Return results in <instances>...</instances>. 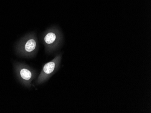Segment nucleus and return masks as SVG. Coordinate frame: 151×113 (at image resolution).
Returning <instances> with one entry per match:
<instances>
[{
  "label": "nucleus",
  "mask_w": 151,
  "mask_h": 113,
  "mask_svg": "<svg viewBox=\"0 0 151 113\" xmlns=\"http://www.w3.org/2000/svg\"><path fill=\"white\" fill-rule=\"evenodd\" d=\"M58 39V34L55 31H50L47 33L44 38V41L48 45L55 44V43Z\"/></svg>",
  "instance_id": "1"
},
{
  "label": "nucleus",
  "mask_w": 151,
  "mask_h": 113,
  "mask_svg": "<svg viewBox=\"0 0 151 113\" xmlns=\"http://www.w3.org/2000/svg\"><path fill=\"white\" fill-rule=\"evenodd\" d=\"M36 47V42L35 40L30 38L24 44V49L27 52L34 51Z\"/></svg>",
  "instance_id": "2"
},
{
  "label": "nucleus",
  "mask_w": 151,
  "mask_h": 113,
  "mask_svg": "<svg viewBox=\"0 0 151 113\" xmlns=\"http://www.w3.org/2000/svg\"><path fill=\"white\" fill-rule=\"evenodd\" d=\"M55 68V64L54 62H50L45 65L44 67V71L46 74H50L54 71Z\"/></svg>",
  "instance_id": "3"
},
{
  "label": "nucleus",
  "mask_w": 151,
  "mask_h": 113,
  "mask_svg": "<svg viewBox=\"0 0 151 113\" xmlns=\"http://www.w3.org/2000/svg\"><path fill=\"white\" fill-rule=\"evenodd\" d=\"M20 75L22 78H23L24 80H29L31 77V73L29 70L27 69H22L20 71Z\"/></svg>",
  "instance_id": "4"
}]
</instances>
